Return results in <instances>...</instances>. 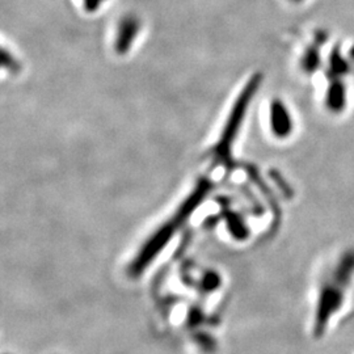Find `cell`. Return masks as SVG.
<instances>
[{"label": "cell", "mask_w": 354, "mask_h": 354, "mask_svg": "<svg viewBox=\"0 0 354 354\" xmlns=\"http://www.w3.org/2000/svg\"><path fill=\"white\" fill-rule=\"evenodd\" d=\"M353 277L354 251H348L341 256L336 265L327 273L322 283L313 326L318 336L324 332L333 313L340 310L345 298V290L352 283Z\"/></svg>", "instance_id": "obj_1"}, {"label": "cell", "mask_w": 354, "mask_h": 354, "mask_svg": "<svg viewBox=\"0 0 354 354\" xmlns=\"http://www.w3.org/2000/svg\"><path fill=\"white\" fill-rule=\"evenodd\" d=\"M209 190V185L206 181L201 183V184L196 188V190L193 192V195L189 199L185 201L183 206L180 208V210L177 214H175V217L172 218V221L168 222L166 226L155 234L151 241H148L143 248H142L141 254L140 256L133 261L131 264V269L130 272L133 274H140L142 269L146 268L147 264H150V261L154 258L156 254H159V251L162 250V247L167 243V241L172 236V234L175 232V230L180 226L186 217L193 212V209L196 208V205H199L201 199H203V196L206 195V192Z\"/></svg>", "instance_id": "obj_2"}, {"label": "cell", "mask_w": 354, "mask_h": 354, "mask_svg": "<svg viewBox=\"0 0 354 354\" xmlns=\"http://www.w3.org/2000/svg\"><path fill=\"white\" fill-rule=\"evenodd\" d=\"M256 88H257V78H252L251 82L244 88V91L241 92V96L238 101L234 105V109L230 114V118L227 121L226 128L222 133V138L217 143L215 148H214V154L218 157H225L228 155L230 151V146L232 144V142L236 137V133L239 130L243 117L247 111L248 102L251 98H254L255 95Z\"/></svg>", "instance_id": "obj_3"}, {"label": "cell", "mask_w": 354, "mask_h": 354, "mask_svg": "<svg viewBox=\"0 0 354 354\" xmlns=\"http://www.w3.org/2000/svg\"><path fill=\"white\" fill-rule=\"evenodd\" d=\"M138 30H140V24L135 19L126 17L121 21V24L118 27L117 38H115V49L118 53L128 50L133 41L135 40Z\"/></svg>", "instance_id": "obj_4"}, {"label": "cell", "mask_w": 354, "mask_h": 354, "mask_svg": "<svg viewBox=\"0 0 354 354\" xmlns=\"http://www.w3.org/2000/svg\"><path fill=\"white\" fill-rule=\"evenodd\" d=\"M272 129L277 135H286L291 130V121L283 104L274 102L270 108Z\"/></svg>", "instance_id": "obj_5"}, {"label": "cell", "mask_w": 354, "mask_h": 354, "mask_svg": "<svg viewBox=\"0 0 354 354\" xmlns=\"http://www.w3.org/2000/svg\"><path fill=\"white\" fill-rule=\"evenodd\" d=\"M85 3V8L87 11H95L100 7V4L102 3V0H83Z\"/></svg>", "instance_id": "obj_6"}]
</instances>
